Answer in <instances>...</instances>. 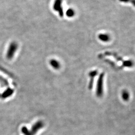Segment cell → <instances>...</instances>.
Masks as SVG:
<instances>
[{
    "label": "cell",
    "mask_w": 135,
    "mask_h": 135,
    "mask_svg": "<svg viewBox=\"0 0 135 135\" xmlns=\"http://www.w3.org/2000/svg\"><path fill=\"white\" fill-rule=\"evenodd\" d=\"M104 73H101L98 80L97 85L96 95L98 97H101L103 95V82Z\"/></svg>",
    "instance_id": "6da1fadb"
},
{
    "label": "cell",
    "mask_w": 135,
    "mask_h": 135,
    "mask_svg": "<svg viewBox=\"0 0 135 135\" xmlns=\"http://www.w3.org/2000/svg\"><path fill=\"white\" fill-rule=\"evenodd\" d=\"M43 122L41 121L38 122L34 125L31 130L28 131L26 130V129H24V130L26 131L25 134V135H35L38 132V131L43 127Z\"/></svg>",
    "instance_id": "7a4b0ae2"
},
{
    "label": "cell",
    "mask_w": 135,
    "mask_h": 135,
    "mask_svg": "<svg viewBox=\"0 0 135 135\" xmlns=\"http://www.w3.org/2000/svg\"><path fill=\"white\" fill-rule=\"evenodd\" d=\"M18 44L16 42H13L11 43L7 52V58L8 59H12L14 57L15 54L16 53L18 49Z\"/></svg>",
    "instance_id": "3957f363"
},
{
    "label": "cell",
    "mask_w": 135,
    "mask_h": 135,
    "mask_svg": "<svg viewBox=\"0 0 135 135\" xmlns=\"http://www.w3.org/2000/svg\"><path fill=\"white\" fill-rule=\"evenodd\" d=\"M62 0H55L54 3V10L59 12L61 17H63L64 15L63 7H62Z\"/></svg>",
    "instance_id": "277c9868"
},
{
    "label": "cell",
    "mask_w": 135,
    "mask_h": 135,
    "mask_svg": "<svg viewBox=\"0 0 135 135\" xmlns=\"http://www.w3.org/2000/svg\"><path fill=\"white\" fill-rule=\"evenodd\" d=\"M98 38L100 40L104 42H109L110 40V37L109 35L107 34H100L99 35Z\"/></svg>",
    "instance_id": "5b68a950"
},
{
    "label": "cell",
    "mask_w": 135,
    "mask_h": 135,
    "mask_svg": "<svg viewBox=\"0 0 135 135\" xmlns=\"http://www.w3.org/2000/svg\"><path fill=\"white\" fill-rule=\"evenodd\" d=\"M50 64L51 65V66L55 69H58L60 68V64L59 63V62H58L57 60H55V59H53L51 60L50 61Z\"/></svg>",
    "instance_id": "8992f818"
},
{
    "label": "cell",
    "mask_w": 135,
    "mask_h": 135,
    "mask_svg": "<svg viewBox=\"0 0 135 135\" xmlns=\"http://www.w3.org/2000/svg\"><path fill=\"white\" fill-rule=\"evenodd\" d=\"M75 11L72 8L69 9L66 11V15L69 18H72L75 16Z\"/></svg>",
    "instance_id": "52a82bcc"
},
{
    "label": "cell",
    "mask_w": 135,
    "mask_h": 135,
    "mask_svg": "<svg viewBox=\"0 0 135 135\" xmlns=\"http://www.w3.org/2000/svg\"><path fill=\"white\" fill-rule=\"evenodd\" d=\"M123 66L126 67H132L134 66V62L131 60H127L123 62Z\"/></svg>",
    "instance_id": "ba28073f"
},
{
    "label": "cell",
    "mask_w": 135,
    "mask_h": 135,
    "mask_svg": "<svg viewBox=\"0 0 135 135\" xmlns=\"http://www.w3.org/2000/svg\"><path fill=\"white\" fill-rule=\"evenodd\" d=\"M122 97L123 99L125 101H127L129 99V94L128 92L126 90H124L122 92Z\"/></svg>",
    "instance_id": "9c48e42d"
},
{
    "label": "cell",
    "mask_w": 135,
    "mask_h": 135,
    "mask_svg": "<svg viewBox=\"0 0 135 135\" xmlns=\"http://www.w3.org/2000/svg\"><path fill=\"white\" fill-rule=\"evenodd\" d=\"M98 74V71L97 70H94V71H92L91 72L89 73V75L91 78H94Z\"/></svg>",
    "instance_id": "30bf717a"
},
{
    "label": "cell",
    "mask_w": 135,
    "mask_h": 135,
    "mask_svg": "<svg viewBox=\"0 0 135 135\" xmlns=\"http://www.w3.org/2000/svg\"><path fill=\"white\" fill-rule=\"evenodd\" d=\"M121 2L123 3H128L129 2H130L131 0H119Z\"/></svg>",
    "instance_id": "8fae6325"
},
{
    "label": "cell",
    "mask_w": 135,
    "mask_h": 135,
    "mask_svg": "<svg viewBox=\"0 0 135 135\" xmlns=\"http://www.w3.org/2000/svg\"><path fill=\"white\" fill-rule=\"evenodd\" d=\"M130 2L132 3V4L134 5V6L135 7V0H131Z\"/></svg>",
    "instance_id": "7c38bea8"
}]
</instances>
